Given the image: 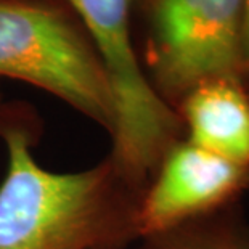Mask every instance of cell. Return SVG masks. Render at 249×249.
Masks as SVG:
<instances>
[{
  "label": "cell",
  "instance_id": "cell-3",
  "mask_svg": "<svg viewBox=\"0 0 249 249\" xmlns=\"http://www.w3.org/2000/svg\"><path fill=\"white\" fill-rule=\"evenodd\" d=\"M76 15L107 74L114 107L109 158L134 188L145 182L180 132V118L142 70L132 40V0H63Z\"/></svg>",
  "mask_w": 249,
  "mask_h": 249
},
{
  "label": "cell",
  "instance_id": "cell-5",
  "mask_svg": "<svg viewBox=\"0 0 249 249\" xmlns=\"http://www.w3.org/2000/svg\"><path fill=\"white\" fill-rule=\"evenodd\" d=\"M160 174L137 208V235L156 236L215 208L246 185L249 167L203 150L174 143Z\"/></svg>",
  "mask_w": 249,
  "mask_h": 249
},
{
  "label": "cell",
  "instance_id": "cell-1",
  "mask_svg": "<svg viewBox=\"0 0 249 249\" xmlns=\"http://www.w3.org/2000/svg\"><path fill=\"white\" fill-rule=\"evenodd\" d=\"M24 109H0L8 169L0 185V249H121L137 235L134 188L111 158L56 174L31 153Z\"/></svg>",
  "mask_w": 249,
  "mask_h": 249
},
{
  "label": "cell",
  "instance_id": "cell-2",
  "mask_svg": "<svg viewBox=\"0 0 249 249\" xmlns=\"http://www.w3.org/2000/svg\"><path fill=\"white\" fill-rule=\"evenodd\" d=\"M0 77L33 84L113 132L103 65L63 0H0Z\"/></svg>",
  "mask_w": 249,
  "mask_h": 249
},
{
  "label": "cell",
  "instance_id": "cell-6",
  "mask_svg": "<svg viewBox=\"0 0 249 249\" xmlns=\"http://www.w3.org/2000/svg\"><path fill=\"white\" fill-rule=\"evenodd\" d=\"M188 142L249 167V97L241 77L211 79L180 100Z\"/></svg>",
  "mask_w": 249,
  "mask_h": 249
},
{
  "label": "cell",
  "instance_id": "cell-7",
  "mask_svg": "<svg viewBox=\"0 0 249 249\" xmlns=\"http://www.w3.org/2000/svg\"><path fill=\"white\" fill-rule=\"evenodd\" d=\"M150 238L140 249H249V241L243 238L214 231L169 230Z\"/></svg>",
  "mask_w": 249,
  "mask_h": 249
},
{
  "label": "cell",
  "instance_id": "cell-8",
  "mask_svg": "<svg viewBox=\"0 0 249 249\" xmlns=\"http://www.w3.org/2000/svg\"><path fill=\"white\" fill-rule=\"evenodd\" d=\"M240 52H241V70L243 72H249V0H243L241 2Z\"/></svg>",
  "mask_w": 249,
  "mask_h": 249
},
{
  "label": "cell",
  "instance_id": "cell-4",
  "mask_svg": "<svg viewBox=\"0 0 249 249\" xmlns=\"http://www.w3.org/2000/svg\"><path fill=\"white\" fill-rule=\"evenodd\" d=\"M243 0H132L145 24L151 86L180 102L211 79L241 77Z\"/></svg>",
  "mask_w": 249,
  "mask_h": 249
}]
</instances>
